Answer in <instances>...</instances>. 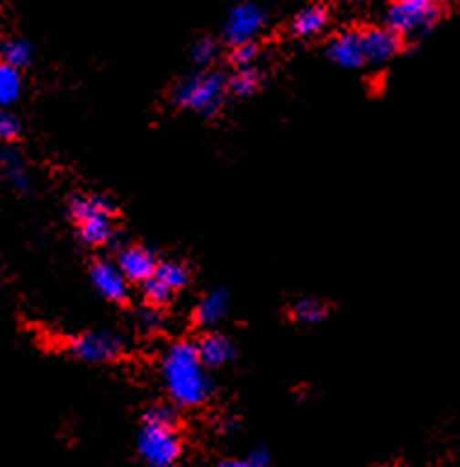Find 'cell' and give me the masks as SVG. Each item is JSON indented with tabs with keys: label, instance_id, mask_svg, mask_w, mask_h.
Returning <instances> with one entry per match:
<instances>
[{
	"label": "cell",
	"instance_id": "6da1fadb",
	"mask_svg": "<svg viewBox=\"0 0 460 467\" xmlns=\"http://www.w3.org/2000/svg\"><path fill=\"white\" fill-rule=\"evenodd\" d=\"M199 349L189 340H180L168 348L161 361V373L172 401L180 406H201L213 394V380L205 373Z\"/></svg>",
	"mask_w": 460,
	"mask_h": 467
},
{
	"label": "cell",
	"instance_id": "7a4b0ae2",
	"mask_svg": "<svg viewBox=\"0 0 460 467\" xmlns=\"http://www.w3.org/2000/svg\"><path fill=\"white\" fill-rule=\"evenodd\" d=\"M137 453L149 467H172L183 453L175 410L171 406H152L137 437Z\"/></svg>",
	"mask_w": 460,
	"mask_h": 467
},
{
	"label": "cell",
	"instance_id": "3957f363",
	"mask_svg": "<svg viewBox=\"0 0 460 467\" xmlns=\"http://www.w3.org/2000/svg\"><path fill=\"white\" fill-rule=\"evenodd\" d=\"M229 92V80L217 71H201L184 78L172 92L177 107L192 109L204 116H213L222 107Z\"/></svg>",
	"mask_w": 460,
	"mask_h": 467
},
{
	"label": "cell",
	"instance_id": "277c9868",
	"mask_svg": "<svg viewBox=\"0 0 460 467\" xmlns=\"http://www.w3.org/2000/svg\"><path fill=\"white\" fill-rule=\"evenodd\" d=\"M78 236L88 245H102L114 234V208L99 196H74L68 203Z\"/></svg>",
	"mask_w": 460,
	"mask_h": 467
},
{
	"label": "cell",
	"instance_id": "5b68a950",
	"mask_svg": "<svg viewBox=\"0 0 460 467\" xmlns=\"http://www.w3.org/2000/svg\"><path fill=\"white\" fill-rule=\"evenodd\" d=\"M442 19L439 0H397L387 12V26L402 38H418L430 34Z\"/></svg>",
	"mask_w": 460,
	"mask_h": 467
},
{
	"label": "cell",
	"instance_id": "8992f818",
	"mask_svg": "<svg viewBox=\"0 0 460 467\" xmlns=\"http://www.w3.org/2000/svg\"><path fill=\"white\" fill-rule=\"evenodd\" d=\"M123 340L114 333H83L74 337L68 349L80 361H90V364H104V361H114L123 354Z\"/></svg>",
	"mask_w": 460,
	"mask_h": 467
},
{
	"label": "cell",
	"instance_id": "52a82bcc",
	"mask_svg": "<svg viewBox=\"0 0 460 467\" xmlns=\"http://www.w3.org/2000/svg\"><path fill=\"white\" fill-rule=\"evenodd\" d=\"M262 26H265V12H262V7L256 5V3H241V5H236L229 12L227 22H225V38L232 46L248 43V40H253L260 34Z\"/></svg>",
	"mask_w": 460,
	"mask_h": 467
},
{
	"label": "cell",
	"instance_id": "ba28073f",
	"mask_svg": "<svg viewBox=\"0 0 460 467\" xmlns=\"http://www.w3.org/2000/svg\"><path fill=\"white\" fill-rule=\"evenodd\" d=\"M361 43H364L366 62L382 64L392 59L402 50V36L390 26H371L361 31Z\"/></svg>",
	"mask_w": 460,
	"mask_h": 467
},
{
	"label": "cell",
	"instance_id": "9c48e42d",
	"mask_svg": "<svg viewBox=\"0 0 460 467\" xmlns=\"http://www.w3.org/2000/svg\"><path fill=\"white\" fill-rule=\"evenodd\" d=\"M156 255L149 251L147 245H128L125 251L119 253V269L125 279L132 284H144L156 272Z\"/></svg>",
	"mask_w": 460,
	"mask_h": 467
},
{
	"label": "cell",
	"instance_id": "30bf717a",
	"mask_svg": "<svg viewBox=\"0 0 460 467\" xmlns=\"http://www.w3.org/2000/svg\"><path fill=\"white\" fill-rule=\"evenodd\" d=\"M329 57L330 62L342 68H357L366 62L364 57V43H361V31L350 29L338 34L329 43Z\"/></svg>",
	"mask_w": 460,
	"mask_h": 467
},
{
	"label": "cell",
	"instance_id": "8fae6325",
	"mask_svg": "<svg viewBox=\"0 0 460 467\" xmlns=\"http://www.w3.org/2000/svg\"><path fill=\"white\" fill-rule=\"evenodd\" d=\"M90 279L92 284H95L97 291L102 293L107 300L123 302L125 297H128V279L120 274L119 265L99 260V263L92 265Z\"/></svg>",
	"mask_w": 460,
	"mask_h": 467
},
{
	"label": "cell",
	"instance_id": "7c38bea8",
	"mask_svg": "<svg viewBox=\"0 0 460 467\" xmlns=\"http://www.w3.org/2000/svg\"><path fill=\"white\" fill-rule=\"evenodd\" d=\"M196 349H199V357L205 366L227 364L234 354V345L229 342V337H225L222 333H205L199 342H196Z\"/></svg>",
	"mask_w": 460,
	"mask_h": 467
},
{
	"label": "cell",
	"instance_id": "4fadbf2b",
	"mask_svg": "<svg viewBox=\"0 0 460 467\" xmlns=\"http://www.w3.org/2000/svg\"><path fill=\"white\" fill-rule=\"evenodd\" d=\"M229 309V296L225 291H211L204 300L196 305V312H193V321L199 326H205V328H211V326L220 324L225 317H227Z\"/></svg>",
	"mask_w": 460,
	"mask_h": 467
},
{
	"label": "cell",
	"instance_id": "5bb4252c",
	"mask_svg": "<svg viewBox=\"0 0 460 467\" xmlns=\"http://www.w3.org/2000/svg\"><path fill=\"white\" fill-rule=\"evenodd\" d=\"M326 24H329V10L324 5H307L293 19V34L309 38V36L321 34Z\"/></svg>",
	"mask_w": 460,
	"mask_h": 467
},
{
	"label": "cell",
	"instance_id": "9a60e30c",
	"mask_svg": "<svg viewBox=\"0 0 460 467\" xmlns=\"http://www.w3.org/2000/svg\"><path fill=\"white\" fill-rule=\"evenodd\" d=\"M22 95V76L19 68L0 62V107H10Z\"/></svg>",
	"mask_w": 460,
	"mask_h": 467
},
{
	"label": "cell",
	"instance_id": "2e32d148",
	"mask_svg": "<svg viewBox=\"0 0 460 467\" xmlns=\"http://www.w3.org/2000/svg\"><path fill=\"white\" fill-rule=\"evenodd\" d=\"M153 279L161 281L171 293H177L189 284V269L183 263H161L156 265Z\"/></svg>",
	"mask_w": 460,
	"mask_h": 467
},
{
	"label": "cell",
	"instance_id": "e0dca14e",
	"mask_svg": "<svg viewBox=\"0 0 460 467\" xmlns=\"http://www.w3.org/2000/svg\"><path fill=\"white\" fill-rule=\"evenodd\" d=\"M0 55H3V62L5 64H10V67H15V68H22L31 62V55H34V50H31V46L24 38H12V40H5V43H3V47H0Z\"/></svg>",
	"mask_w": 460,
	"mask_h": 467
},
{
	"label": "cell",
	"instance_id": "ac0fdd59",
	"mask_svg": "<svg viewBox=\"0 0 460 467\" xmlns=\"http://www.w3.org/2000/svg\"><path fill=\"white\" fill-rule=\"evenodd\" d=\"M329 314V307L317 297H302L293 305V319L300 324H319Z\"/></svg>",
	"mask_w": 460,
	"mask_h": 467
},
{
	"label": "cell",
	"instance_id": "d6986e66",
	"mask_svg": "<svg viewBox=\"0 0 460 467\" xmlns=\"http://www.w3.org/2000/svg\"><path fill=\"white\" fill-rule=\"evenodd\" d=\"M0 175H5L17 189H26V182H29L24 163L17 159V154H12L7 149H0Z\"/></svg>",
	"mask_w": 460,
	"mask_h": 467
},
{
	"label": "cell",
	"instance_id": "ffe728a7",
	"mask_svg": "<svg viewBox=\"0 0 460 467\" xmlns=\"http://www.w3.org/2000/svg\"><path fill=\"white\" fill-rule=\"evenodd\" d=\"M260 88V74L253 67H241L229 80V90L236 98H250Z\"/></svg>",
	"mask_w": 460,
	"mask_h": 467
},
{
	"label": "cell",
	"instance_id": "44dd1931",
	"mask_svg": "<svg viewBox=\"0 0 460 467\" xmlns=\"http://www.w3.org/2000/svg\"><path fill=\"white\" fill-rule=\"evenodd\" d=\"M192 57L193 62L199 64H211L213 59L217 57V40L211 38V36H204V38H199L196 43H193L192 47Z\"/></svg>",
	"mask_w": 460,
	"mask_h": 467
},
{
	"label": "cell",
	"instance_id": "7402d4cb",
	"mask_svg": "<svg viewBox=\"0 0 460 467\" xmlns=\"http://www.w3.org/2000/svg\"><path fill=\"white\" fill-rule=\"evenodd\" d=\"M217 467H269V453L265 449H256L250 451V456L229 458V461H222Z\"/></svg>",
	"mask_w": 460,
	"mask_h": 467
},
{
	"label": "cell",
	"instance_id": "603a6c76",
	"mask_svg": "<svg viewBox=\"0 0 460 467\" xmlns=\"http://www.w3.org/2000/svg\"><path fill=\"white\" fill-rule=\"evenodd\" d=\"M144 296H147V300L152 302V305H163V302L171 300L172 293L168 291L161 281H156L152 276L149 281H144Z\"/></svg>",
	"mask_w": 460,
	"mask_h": 467
},
{
	"label": "cell",
	"instance_id": "cb8c5ba5",
	"mask_svg": "<svg viewBox=\"0 0 460 467\" xmlns=\"http://www.w3.org/2000/svg\"><path fill=\"white\" fill-rule=\"evenodd\" d=\"M234 64H239V67H253V62H256L257 57V46L253 43V40H248V43H239V46H234Z\"/></svg>",
	"mask_w": 460,
	"mask_h": 467
},
{
	"label": "cell",
	"instance_id": "d4e9b609",
	"mask_svg": "<svg viewBox=\"0 0 460 467\" xmlns=\"http://www.w3.org/2000/svg\"><path fill=\"white\" fill-rule=\"evenodd\" d=\"M19 126L15 116H10L5 109L0 107V140H12V137H17Z\"/></svg>",
	"mask_w": 460,
	"mask_h": 467
},
{
	"label": "cell",
	"instance_id": "484cf974",
	"mask_svg": "<svg viewBox=\"0 0 460 467\" xmlns=\"http://www.w3.org/2000/svg\"><path fill=\"white\" fill-rule=\"evenodd\" d=\"M161 321L159 317V309H147V312L142 314V319H140V324H142V328H147V331H152V328H156Z\"/></svg>",
	"mask_w": 460,
	"mask_h": 467
},
{
	"label": "cell",
	"instance_id": "4316f807",
	"mask_svg": "<svg viewBox=\"0 0 460 467\" xmlns=\"http://www.w3.org/2000/svg\"><path fill=\"white\" fill-rule=\"evenodd\" d=\"M394 3H397V0H394Z\"/></svg>",
	"mask_w": 460,
	"mask_h": 467
}]
</instances>
